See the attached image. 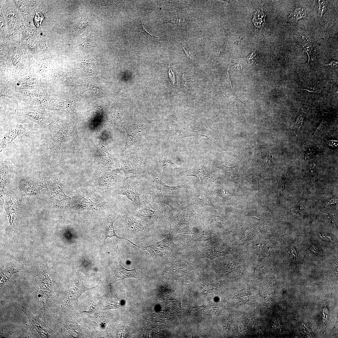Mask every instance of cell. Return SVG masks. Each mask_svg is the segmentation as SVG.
<instances>
[{"label":"cell","mask_w":338,"mask_h":338,"mask_svg":"<svg viewBox=\"0 0 338 338\" xmlns=\"http://www.w3.org/2000/svg\"><path fill=\"white\" fill-rule=\"evenodd\" d=\"M116 190L117 194L126 196L134 207L140 209L152 200L149 194L146 181L130 178L122 181Z\"/></svg>","instance_id":"obj_1"},{"label":"cell","mask_w":338,"mask_h":338,"mask_svg":"<svg viewBox=\"0 0 338 338\" xmlns=\"http://www.w3.org/2000/svg\"><path fill=\"white\" fill-rule=\"evenodd\" d=\"M149 194L152 200L158 203H162L168 205L173 209L175 208L169 202V196L173 190L180 188H191L190 186L180 185L170 186L163 182L159 177L154 174L152 178L146 181Z\"/></svg>","instance_id":"obj_2"},{"label":"cell","mask_w":338,"mask_h":338,"mask_svg":"<svg viewBox=\"0 0 338 338\" xmlns=\"http://www.w3.org/2000/svg\"><path fill=\"white\" fill-rule=\"evenodd\" d=\"M35 277L40 288V302L38 316L45 319V314L48 308L49 299L51 296L52 273L47 264H44L41 267L39 272Z\"/></svg>","instance_id":"obj_3"},{"label":"cell","mask_w":338,"mask_h":338,"mask_svg":"<svg viewBox=\"0 0 338 338\" xmlns=\"http://www.w3.org/2000/svg\"><path fill=\"white\" fill-rule=\"evenodd\" d=\"M72 207L76 210H104L108 207L107 203L95 193L83 192L74 197Z\"/></svg>","instance_id":"obj_4"},{"label":"cell","mask_w":338,"mask_h":338,"mask_svg":"<svg viewBox=\"0 0 338 338\" xmlns=\"http://www.w3.org/2000/svg\"><path fill=\"white\" fill-rule=\"evenodd\" d=\"M170 229L165 238L147 246H142V249L149 252L154 262H159L162 259L170 256L174 252L175 245L173 242L172 230Z\"/></svg>","instance_id":"obj_5"},{"label":"cell","mask_w":338,"mask_h":338,"mask_svg":"<svg viewBox=\"0 0 338 338\" xmlns=\"http://www.w3.org/2000/svg\"><path fill=\"white\" fill-rule=\"evenodd\" d=\"M22 311L27 316L30 325L29 334L34 338H49L54 332L48 325L45 319L33 315L27 309L22 306Z\"/></svg>","instance_id":"obj_6"},{"label":"cell","mask_w":338,"mask_h":338,"mask_svg":"<svg viewBox=\"0 0 338 338\" xmlns=\"http://www.w3.org/2000/svg\"><path fill=\"white\" fill-rule=\"evenodd\" d=\"M118 253L117 255L111 259L109 264V266L111 270V276L109 283L111 285L117 281L125 279L138 277L137 271L135 269H128L123 267L121 262L120 255L118 246L117 245Z\"/></svg>","instance_id":"obj_7"},{"label":"cell","mask_w":338,"mask_h":338,"mask_svg":"<svg viewBox=\"0 0 338 338\" xmlns=\"http://www.w3.org/2000/svg\"><path fill=\"white\" fill-rule=\"evenodd\" d=\"M118 219V217L114 214H111L105 217L97 225L95 228L96 233L100 240L107 248L105 242L108 238L116 237L120 239H125L133 245L141 248L129 240L118 236L115 232L113 224L115 221Z\"/></svg>","instance_id":"obj_8"},{"label":"cell","mask_w":338,"mask_h":338,"mask_svg":"<svg viewBox=\"0 0 338 338\" xmlns=\"http://www.w3.org/2000/svg\"><path fill=\"white\" fill-rule=\"evenodd\" d=\"M123 175L120 172L114 171L107 172L102 176L94 179L91 183L94 189L99 192H106L118 185L122 181Z\"/></svg>","instance_id":"obj_9"},{"label":"cell","mask_w":338,"mask_h":338,"mask_svg":"<svg viewBox=\"0 0 338 338\" xmlns=\"http://www.w3.org/2000/svg\"><path fill=\"white\" fill-rule=\"evenodd\" d=\"M14 113L26 117L44 128L51 121L49 113L38 107H28L15 110Z\"/></svg>","instance_id":"obj_10"},{"label":"cell","mask_w":338,"mask_h":338,"mask_svg":"<svg viewBox=\"0 0 338 338\" xmlns=\"http://www.w3.org/2000/svg\"><path fill=\"white\" fill-rule=\"evenodd\" d=\"M162 213V209L159 203L151 200L135 212L134 215L149 224H153Z\"/></svg>","instance_id":"obj_11"},{"label":"cell","mask_w":338,"mask_h":338,"mask_svg":"<svg viewBox=\"0 0 338 338\" xmlns=\"http://www.w3.org/2000/svg\"><path fill=\"white\" fill-rule=\"evenodd\" d=\"M125 128L127 138L124 151L138 141L148 130L147 127L143 124H130Z\"/></svg>","instance_id":"obj_12"},{"label":"cell","mask_w":338,"mask_h":338,"mask_svg":"<svg viewBox=\"0 0 338 338\" xmlns=\"http://www.w3.org/2000/svg\"><path fill=\"white\" fill-rule=\"evenodd\" d=\"M121 213L125 226L130 233L138 235L146 232V227L127 211L121 210Z\"/></svg>","instance_id":"obj_13"},{"label":"cell","mask_w":338,"mask_h":338,"mask_svg":"<svg viewBox=\"0 0 338 338\" xmlns=\"http://www.w3.org/2000/svg\"><path fill=\"white\" fill-rule=\"evenodd\" d=\"M23 269V265L21 262L13 258L1 273L0 287L7 283L14 274L20 271Z\"/></svg>","instance_id":"obj_14"},{"label":"cell","mask_w":338,"mask_h":338,"mask_svg":"<svg viewBox=\"0 0 338 338\" xmlns=\"http://www.w3.org/2000/svg\"><path fill=\"white\" fill-rule=\"evenodd\" d=\"M191 197L193 202L198 205L209 206L216 208L208 192L201 187H197L193 189Z\"/></svg>","instance_id":"obj_15"},{"label":"cell","mask_w":338,"mask_h":338,"mask_svg":"<svg viewBox=\"0 0 338 338\" xmlns=\"http://www.w3.org/2000/svg\"><path fill=\"white\" fill-rule=\"evenodd\" d=\"M159 162L163 173L167 176H176L183 172L182 169L164 155L161 156Z\"/></svg>","instance_id":"obj_16"},{"label":"cell","mask_w":338,"mask_h":338,"mask_svg":"<svg viewBox=\"0 0 338 338\" xmlns=\"http://www.w3.org/2000/svg\"><path fill=\"white\" fill-rule=\"evenodd\" d=\"M121 169L125 173L141 174L144 172L143 163L139 159L129 157L122 163Z\"/></svg>","instance_id":"obj_17"},{"label":"cell","mask_w":338,"mask_h":338,"mask_svg":"<svg viewBox=\"0 0 338 338\" xmlns=\"http://www.w3.org/2000/svg\"><path fill=\"white\" fill-rule=\"evenodd\" d=\"M91 289L84 285L83 279L82 277L79 276L73 284L68 287L67 295L71 299L76 300L85 291L90 290Z\"/></svg>","instance_id":"obj_18"},{"label":"cell","mask_w":338,"mask_h":338,"mask_svg":"<svg viewBox=\"0 0 338 338\" xmlns=\"http://www.w3.org/2000/svg\"><path fill=\"white\" fill-rule=\"evenodd\" d=\"M187 176H193L199 178L201 182L207 181L210 178L208 170L203 165H198L186 171Z\"/></svg>","instance_id":"obj_19"},{"label":"cell","mask_w":338,"mask_h":338,"mask_svg":"<svg viewBox=\"0 0 338 338\" xmlns=\"http://www.w3.org/2000/svg\"><path fill=\"white\" fill-rule=\"evenodd\" d=\"M24 129L20 127H15L10 130L5 136L1 144V151L19 135L24 132Z\"/></svg>","instance_id":"obj_20"},{"label":"cell","mask_w":338,"mask_h":338,"mask_svg":"<svg viewBox=\"0 0 338 338\" xmlns=\"http://www.w3.org/2000/svg\"><path fill=\"white\" fill-rule=\"evenodd\" d=\"M306 16V10L303 7L296 8L289 16L294 22H296L300 19L305 18Z\"/></svg>","instance_id":"obj_21"},{"label":"cell","mask_w":338,"mask_h":338,"mask_svg":"<svg viewBox=\"0 0 338 338\" xmlns=\"http://www.w3.org/2000/svg\"><path fill=\"white\" fill-rule=\"evenodd\" d=\"M302 45L305 52L308 56V63L312 61L314 58V50L312 44L305 39L302 43Z\"/></svg>","instance_id":"obj_22"},{"label":"cell","mask_w":338,"mask_h":338,"mask_svg":"<svg viewBox=\"0 0 338 338\" xmlns=\"http://www.w3.org/2000/svg\"><path fill=\"white\" fill-rule=\"evenodd\" d=\"M203 131L201 129L197 128H187L183 129L182 130V133L181 134V138L185 137L194 136L197 135H202L204 136L203 134Z\"/></svg>","instance_id":"obj_23"},{"label":"cell","mask_w":338,"mask_h":338,"mask_svg":"<svg viewBox=\"0 0 338 338\" xmlns=\"http://www.w3.org/2000/svg\"><path fill=\"white\" fill-rule=\"evenodd\" d=\"M327 3L326 1L319 0L318 2V9L320 17H322L323 13L327 9Z\"/></svg>","instance_id":"obj_24"},{"label":"cell","mask_w":338,"mask_h":338,"mask_svg":"<svg viewBox=\"0 0 338 338\" xmlns=\"http://www.w3.org/2000/svg\"><path fill=\"white\" fill-rule=\"evenodd\" d=\"M235 211L237 212L238 213H240L241 214H243V215H246V216H253L255 214L256 215V214H257V210H258L257 209H256V210H250V211H244V210L243 211V210H238V209H235Z\"/></svg>","instance_id":"obj_25"},{"label":"cell","mask_w":338,"mask_h":338,"mask_svg":"<svg viewBox=\"0 0 338 338\" xmlns=\"http://www.w3.org/2000/svg\"><path fill=\"white\" fill-rule=\"evenodd\" d=\"M44 19V17L41 13H37L34 17V22L36 26L38 27L42 23Z\"/></svg>","instance_id":"obj_26"},{"label":"cell","mask_w":338,"mask_h":338,"mask_svg":"<svg viewBox=\"0 0 338 338\" xmlns=\"http://www.w3.org/2000/svg\"><path fill=\"white\" fill-rule=\"evenodd\" d=\"M304 118L303 115H301L298 116L294 124V127L297 129H299L302 126Z\"/></svg>","instance_id":"obj_27"},{"label":"cell","mask_w":338,"mask_h":338,"mask_svg":"<svg viewBox=\"0 0 338 338\" xmlns=\"http://www.w3.org/2000/svg\"><path fill=\"white\" fill-rule=\"evenodd\" d=\"M187 21V20H186V19L185 18L183 17H181L179 18H177L176 19L166 21H165V23H183Z\"/></svg>","instance_id":"obj_28"},{"label":"cell","mask_w":338,"mask_h":338,"mask_svg":"<svg viewBox=\"0 0 338 338\" xmlns=\"http://www.w3.org/2000/svg\"><path fill=\"white\" fill-rule=\"evenodd\" d=\"M168 73L170 80L173 85L174 86L175 83V74L171 67H169Z\"/></svg>","instance_id":"obj_29"},{"label":"cell","mask_w":338,"mask_h":338,"mask_svg":"<svg viewBox=\"0 0 338 338\" xmlns=\"http://www.w3.org/2000/svg\"><path fill=\"white\" fill-rule=\"evenodd\" d=\"M138 23L139 24V25L140 26L139 28H142L141 31L143 32L146 36L147 37V38L149 39H152V38H153V37H155L153 36L145 29V28L144 26L143 25H141L140 23V24L139 23Z\"/></svg>","instance_id":"obj_30"},{"label":"cell","mask_w":338,"mask_h":338,"mask_svg":"<svg viewBox=\"0 0 338 338\" xmlns=\"http://www.w3.org/2000/svg\"><path fill=\"white\" fill-rule=\"evenodd\" d=\"M325 124L324 121H322L321 122L315 131V133H316V135L319 134V133H320V131H323V130L325 128Z\"/></svg>","instance_id":"obj_31"},{"label":"cell","mask_w":338,"mask_h":338,"mask_svg":"<svg viewBox=\"0 0 338 338\" xmlns=\"http://www.w3.org/2000/svg\"><path fill=\"white\" fill-rule=\"evenodd\" d=\"M338 61L335 60H332L329 63L324 64L323 66H330L331 68H335L338 65Z\"/></svg>","instance_id":"obj_32"},{"label":"cell","mask_w":338,"mask_h":338,"mask_svg":"<svg viewBox=\"0 0 338 338\" xmlns=\"http://www.w3.org/2000/svg\"><path fill=\"white\" fill-rule=\"evenodd\" d=\"M256 59V54L254 53H252L248 57V60L249 63L253 64Z\"/></svg>","instance_id":"obj_33"},{"label":"cell","mask_w":338,"mask_h":338,"mask_svg":"<svg viewBox=\"0 0 338 338\" xmlns=\"http://www.w3.org/2000/svg\"><path fill=\"white\" fill-rule=\"evenodd\" d=\"M300 89L302 90L307 91L309 92L314 93H319L321 92V90H320L317 89Z\"/></svg>","instance_id":"obj_34"},{"label":"cell","mask_w":338,"mask_h":338,"mask_svg":"<svg viewBox=\"0 0 338 338\" xmlns=\"http://www.w3.org/2000/svg\"><path fill=\"white\" fill-rule=\"evenodd\" d=\"M180 45H181V47H182V48H183V50H184V51H185V53H186V55H187V58H188V59H189V60H190V61H191V62H192V63H193V64H194V62H193V60H192V58H191V57H190V53H189V51H188V49H186V48H185V47H184V46H182V45H181V44H180Z\"/></svg>","instance_id":"obj_35"},{"label":"cell","mask_w":338,"mask_h":338,"mask_svg":"<svg viewBox=\"0 0 338 338\" xmlns=\"http://www.w3.org/2000/svg\"><path fill=\"white\" fill-rule=\"evenodd\" d=\"M187 79L185 75L184 74H183L182 75V88L183 89H185L186 87V83L187 81Z\"/></svg>","instance_id":"obj_36"},{"label":"cell","mask_w":338,"mask_h":338,"mask_svg":"<svg viewBox=\"0 0 338 338\" xmlns=\"http://www.w3.org/2000/svg\"><path fill=\"white\" fill-rule=\"evenodd\" d=\"M244 322L242 321H240L238 325V329L239 331L240 332L243 331L244 329Z\"/></svg>","instance_id":"obj_37"}]
</instances>
